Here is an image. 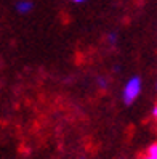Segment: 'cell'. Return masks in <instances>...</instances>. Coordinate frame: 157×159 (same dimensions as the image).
<instances>
[{
    "mask_svg": "<svg viewBox=\"0 0 157 159\" xmlns=\"http://www.w3.org/2000/svg\"><path fill=\"white\" fill-rule=\"evenodd\" d=\"M143 92V80L140 76H133L130 77L125 85H124V90H122V100L125 105H133V103L138 100V97L141 95Z\"/></svg>",
    "mask_w": 157,
    "mask_h": 159,
    "instance_id": "obj_1",
    "label": "cell"
},
{
    "mask_svg": "<svg viewBox=\"0 0 157 159\" xmlns=\"http://www.w3.org/2000/svg\"><path fill=\"white\" fill-rule=\"evenodd\" d=\"M15 10L20 15H29L34 10V3L31 0H18L15 5Z\"/></svg>",
    "mask_w": 157,
    "mask_h": 159,
    "instance_id": "obj_2",
    "label": "cell"
},
{
    "mask_svg": "<svg viewBox=\"0 0 157 159\" xmlns=\"http://www.w3.org/2000/svg\"><path fill=\"white\" fill-rule=\"evenodd\" d=\"M96 85H98L99 90H107V87H109V79L99 76V77L96 79Z\"/></svg>",
    "mask_w": 157,
    "mask_h": 159,
    "instance_id": "obj_3",
    "label": "cell"
},
{
    "mask_svg": "<svg viewBox=\"0 0 157 159\" xmlns=\"http://www.w3.org/2000/svg\"><path fill=\"white\" fill-rule=\"evenodd\" d=\"M117 39H119L117 32H109V34L106 35V40H107L111 45H116V43H117Z\"/></svg>",
    "mask_w": 157,
    "mask_h": 159,
    "instance_id": "obj_4",
    "label": "cell"
},
{
    "mask_svg": "<svg viewBox=\"0 0 157 159\" xmlns=\"http://www.w3.org/2000/svg\"><path fill=\"white\" fill-rule=\"evenodd\" d=\"M147 154H149L151 157L157 159V143H152L149 148H147Z\"/></svg>",
    "mask_w": 157,
    "mask_h": 159,
    "instance_id": "obj_5",
    "label": "cell"
},
{
    "mask_svg": "<svg viewBox=\"0 0 157 159\" xmlns=\"http://www.w3.org/2000/svg\"><path fill=\"white\" fill-rule=\"evenodd\" d=\"M151 116H152L154 119H157V105L152 106V109H151Z\"/></svg>",
    "mask_w": 157,
    "mask_h": 159,
    "instance_id": "obj_6",
    "label": "cell"
},
{
    "mask_svg": "<svg viewBox=\"0 0 157 159\" xmlns=\"http://www.w3.org/2000/svg\"><path fill=\"white\" fill-rule=\"evenodd\" d=\"M72 2H74V3H79V5H80V3H85L87 0H72Z\"/></svg>",
    "mask_w": 157,
    "mask_h": 159,
    "instance_id": "obj_7",
    "label": "cell"
},
{
    "mask_svg": "<svg viewBox=\"0 0 157 159\" xmlns=\"http://www.w3.org/2000/svg\"><path fill=\"white\" fill-rule=\"evenodd\" d=\"M141 159H154V157H151V156H149V154H146V156H143V157H141Z\"/></svg>",
    "mask_w": 157,
    "mask_h": 159,
    "instance_id": "obj_8",
    "label": "cell"
},
{
    "mask_svg": "<svg viewBox=\"0 0 157 159\" xmlns=\"http://www.w3.org/2000/svg\"><path fill=\"white\" fill-rule=\"evenodd\" d=\"M119 159H127V157H119Z\"/></svg>",
    "mask_w": 157,
    "mask_h": 159,
    "instance_id": "obj_9",
    "label": "cell"
},
{
    "mask_svg": "<svg viewBox=\"0 0 157 159\" xmlns=\"http://www.w3.org/2000/svg\"><path fill=\"white\" fill-rule=\"evenodd\" d=\"M80 159H85V157H80Z\"/></svg>",
    "mask_w": 157,
    "mask_h": 159,
    "instance_id": "obj_10",
    "label": "cell"
}]
</instances>
